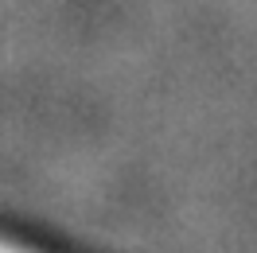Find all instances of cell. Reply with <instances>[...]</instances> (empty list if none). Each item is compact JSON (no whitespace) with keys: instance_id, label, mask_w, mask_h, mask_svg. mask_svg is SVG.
Segmentation results:
<instances>
[{"instance_id":"cell-1","label":"cell","mask_w":257,"mask_h":253,"mask_svg":"<svg viewBox=\"0 0 257 253\" xmlns=\"http://www.w3.org/2000/svg\"><path fill=\"white\" fill-rule=\"evenodd\" d=\"M0 253H66V249L43 245V241L24 237V234H12V230H0Z\"/></svg>"}]
</instances>
